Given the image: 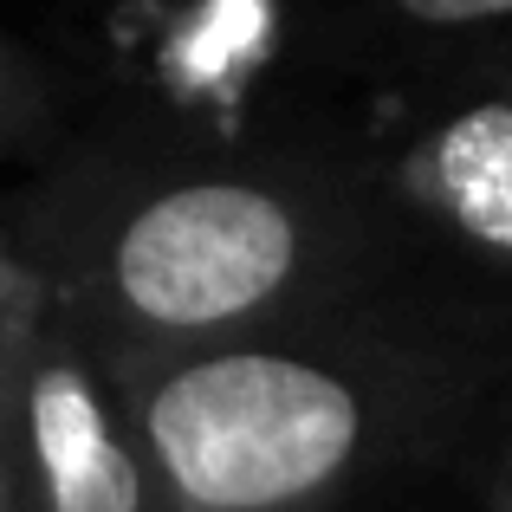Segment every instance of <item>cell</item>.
<instances>
[{"label": "cell", "instance_id": "2", "mask_svg": "<svg viewBox=\"0 0 512 512\" xmlns=\"http://www.w3.org/2000/svg\"><path fill=\"white\" fill-rule=\"evenodd\" d=\"M299 266V227L266 188L195 182L150 201L117 247V286L156 325H221L266 305Z\"/></svg>", "mask_w": 512, "mask_h": 512}, {"label": "cell", "instance_id": "4", "mask_svg": "<svg viewBox=\"0 0 512 512\" xmlns=\"http://www.w3.org/2000/svg\"><path fill=\"white\" fill-rule=\"evenodd\" d=\"M396 7L422 26H467V20H500V13H512V0H396Z\"/></svg>", "mask_w": 512, "mask_h": 512}, {"label": "cell", "instance_id": "3", "mask_svg": "<svg viewBox=\"0 0 512 512\" xmlns=\"http://www.w3.org/2000/svg\"><path fill=\"white\" fill-rule=\"evenodd\" d=\"M33 454H39V474H46L52 512H143L137 461L104 428V409L78 370H39Z\"/></svg>", "mask_w": 512, "mask_h": 512}, {"label": "cell", "instance_id": "1", "mask_svg": "<svg viewBox=\"0 0 512 512\" xmlns=\"http://www.w3.org/2000/svg\"><path fill=\"white\" fill-rule=\"evenodd\" d=\"M363 435L357 396L331 370L273 350H227L169 376L150 441L195 506L260 512L325 487Z\"/></svg>", "mask_w": 512, "mask_h": 512}]
</instances>
